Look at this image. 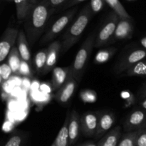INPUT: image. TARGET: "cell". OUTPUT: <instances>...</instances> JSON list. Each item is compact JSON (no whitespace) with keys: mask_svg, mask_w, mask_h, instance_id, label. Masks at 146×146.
<instances>
[{"mask_svg":"<svg viewBox=\"0 0 146 146\" xmlns=\"http://www.w3.org/2000/svg\"><path fill=\"white\" fill-rule=\"evenodd\" d=\"M46 0H39L32 6L24 21V31L30 46L35 44L47 27L50 17L55 12Z\"/></svg>","mask_w":146,"mask_h":146,"instance_id":"obj_1","label":"cell"},{"mask_svg":"<svg viewBox=\"0 0 146 146\" xmlns=\"http://www.w3.org/2000/svg\"><path fill=\"white\" fill-rule=\"evenodd\" d=\"M89 4H86L81 9L72 24L64 32L61 42V54H64L80 40L81 34L86 28L90 19L93 16Z\"/></svg>","mask_w":146,"mask_h":146,"instance_id":"obj_2","label":"cell"},{"mask_svg":"<svg viewBox=\"0 0 146 146\" xmlns=\"http://www.w3.org/2000/svg\"><path fill=\"white\" fill-rule=\"evenodd\" d=\"M96 35V33L93 32L86 39L77 52L74 63L71 65L73 75L78 82L81 81L84 75L88 59L95 45Z\"/></svg>","mask_w":146,"mask_h":146,"instance_id":"obj_3","label":"cell"},{"mask_svg":"<svg viewBox=\"0 0 146 146\" xmlns=\"http://www.w3.org/2000/svg\"><path fill=\"white\" fill-rule=\"evenodd\" d=\"M77 10H78V7H74V8L68 9L59 18L57 19L55 22L53 23L52 25L42 36L39 42L40 44L44 45L46 43L53 41L71 23L73 18L75 17L76 14Z\"/></svg>","mask_w":146,"mask_h":146,"instance_id":"obj_4","label":"cell"},{"mask_svg":"<svg viewBox=\"0 0 146 146\" xmlns=\"http://www.w3.org/2000/svg\"><path fill=\"white\" fill-rule=\"evenodd\" d=\"M119 19L120 17L115 11H112L109 13L102 27L96 33L94 47H102L109 42L114 34Z\"/></svg>","mask_w":146,"mask_h":146,"instance_id":"obj_5","label":"cell"},{"mask_svg":"<svg viewBox=\"0 0 146 146\" xmlns=\"http://www.w3.org/2000/svg\"><path fill=\"white\" fill-rule=\"evenodd\" d=\"M146 57L145 49H136L127 53L115 64L114 71L116 74L125 72L131 67Z\"/></svg>","mask_w":146,"mask_h":146,"instance_id":"obj_6","label":"cell"},{"mask_svg":"<svg viewBox=\"0 0 146 146\" xmlns=\"http://www.w3.org/2000/svg\"><path fill=\"white\" fill-rule=\"evenodd\" d=\"M18 29L7 27L1 36L0 42V62H4L9 55L11 49L14 46L19 36Z\"/></svg>","mask_w":146,"mask_h":146,"instance_id":"obj_7","label":"cell"},{"mask_svg":"<svg viewBox=\"0 0 146 146\" xmlns=\"http://www.w3.org/2000/svg\"><path fill=\"white\" fill-rule=\"evenodd\" d=\"M146 123V110L135 109L125 118L123 123V130L125 132L138 130L143 127Z\"/></svg>","mask_w":146,"mask_h":146,"instance_id":"obj_8","label":"cell"},{"mask_svg":"<svg viewBox=\"0 0 146 146\" xmlns=\"http://www.w3.org/2000/svg\"><path fill=\"white\" fill-rule=\"evenodd\" d=\"M134 29L133 21L131 19H120L117 24L116 29L108 43H113L130 39L133 35Z\"/></svg>","mask_w":146,"mask_h":146,"instance_id":"obj_9","label":"cell"},{"mask_svg":"<svg viewBox=\"0 0 146 146\" xmlns=\"http://www.w3.org/2000/svg\"><path fill=\"white\" fill-rule=\"evenodd\" d=\"M77 83L78 82L74 78L71 71L66 82L58 89V92L56 94L55 98L56 101L61 104H65L68 102L75 92Z\"/></svg>","mask_w":146,"mask_h":146,"instance_id":"obj_10","label":"cell"},{"mask_svg":"<svg viewBox=\"0 0 146 146\" xmlns=\"http://www.w3.org/2000/svg\"><path fill=\"white\" fill-rule=\"evenodd\" d=\"M98 116L94 112L85 113L81 117V130L86 137L96 135L98 128Z\"/></svg>","mask_w":146,"mask_h":146,"instance_id":"obj_11","label":"cell"},{"mask_svg":"<svg viewBox=\"0 0 146 146\" xmlns=\"http://www.w3.org/2000/svg\"><path fill=\"white\" fill-rule=\"evenodd\" d=\"M61 43L58 40L52 42L48 47V56H47L46 64L42 74H47L54 70L56 64L58 61V56L61 54Z\"/></svg>","mask_w":146,"mask_h":146,"instance_id":"obj_12","label":"cell"},{"mask_svg":"<svg viewBox=\"0 0 146 146\" xmlns=\"http://www.w3.org/2000/svg\"><path fill=\"white\" fill-rule=\"evenodd\" d=\"M98 128L95 137L97 138L102 137L106 132H108L113 125L115 121V115L110 112H101L98 114Z\"/></svg>","mask_w":146,"mask_h":146,"instance_id":"obj_13","label":"cell"},{"mask_svg":"<svg viewBox=\"0 0 146 146\" xmlns=\"http://www.w3.org/2000/svg\"><path fill=\"white\" fill-rule=\"evenodd\" d=\"M81 131V118L79 114L76 110H73L71 113H70L68 122V136L70 145H73L76 143Z\"/></svg>","mask_w":146,"mask_h":146,"instance_id":"obj_14","label":"cell"},{"mask_svg":"<svg viewBox=\"0 0 146 146\" xmlns=\"http://www.w3.org/2000/svg\"><path fill=\"white\" fill-rule=\"evenodd\" d=\"M72 71L71 65L70 67H55L52 70L51 87L53 90H57L66 82L70 73Z\"/></svg>","mask_w":146,"mask_h":146,"instance_id":"obj_15","label":"cell"},{"mask_svg":"<svg viewBox=\"0 0 146 146\" xmlns=\"http://www.w3.org/2000/svg\"><path fill=\"white\" fill-rule=\"evenodd\" d=\"M121 137V127L116 126L103 136L97 143V146H118Z\"/></svg>","mask_w":146,"mask_h":146,"instance_id":"obj_16","label":"cell"},{"mask_svg":"<svg viewBox=\"0 0 146 146\" xmlns=\"http://www.w3.org/2000/svg\"><path fill=\"white\" fill-rule=\"evenodd\" d=\"M70 112L68 111L66 113L65 120L63 126L60 129L58 135L56 137L54 143L51 146H71L69 142V136H68V122H69Z\"/></svg>","mask_w":146,"mask_h":146,"instance_id":"obj_17","label":"cell"},{"mask_svg":"<svg viewBox=\"0 0 146 146\" xmlns=\"http://www.w3.org/2000/svg\"><path fill=\"white\" fill-rule=\"evenodd\" d=\"M18 49L19 51L21 59L26 62L29 64L31 62V52H30L29 44L27 40L25 31L20 30L19 33L18 39H17Z\"/></svg>","mask_w":146,"mask_h":146,"instance_id":"obj_18","label":"cell"},{"mask_svg":"<svg viewBox=\"0 0 146 146\" xmlns=\"http://www.w3.org/2000/svg\"><path fill=\"white\" fill-rule=\"evenodd\" d=\"M7 57H8L7 62L9 64L13 73L14 74L19 73L21 63L22 62V59H21V55H20L18 47L14 46L13 48L11 50V51H10V52L9 53V55Z\"/></svg>","mask_w":146,"mask_h":146,"instance_id":"obj_19","label":"cell"},{"mask_svg":"<svg viewBox=\"0 0 146 146\" xmlns=\"http://www.w3.org/2000/svg\"><path fill=\"white\" fill-rule=\"evenodd\" d=\"M16 6L17 17L19 21H24L32 5L29 0H14Z\"/></svg>","mask_w":146,"mask_h":146,"instance_id":"obj_20","label":"cell"},{"mask_svg":"<svg viewBox=\"0 0 146 146\" xmlns=\"http://www.w3.org/2000/svg\"><path fill=\"white\" fill-rule=\"evenodd\" d=\"M47 56H48V47L38 51L34 57V66L37 73H43L46 64Z\"/></svg>","mask_w":146,"mask_h":146,"instance_id":"obj_21","label":"cell"},{"mask_svg":"<svg viewBox=\"0 0 146 146\" xmlns=\"http://www.w3.org/2000/svg\"><path fill=\"white\" fill-rule=\"evenodd\" d=\"M106 3L115 11L120 19H131V17L119 0H105Z\"/></svg>","mask_w":146,"mask_h":146,"instance_id":"obj_22","label":"cell"},{"mask_svg":"<svg viewBox=\"0 0 146 146\" xmlns=\"http://www.w3.org/2000/svg\"><path fill=\"white\" fill-rule=\"evenodd\" d=\"M125 75L128 76V77L146 75V61L141 60L134 64L133 67H131L129 70L125 72Z\"/></svg>","mask_w":146,"mask_h":146,"instance_id":"obj_23","label":"cell"},{"mask_svg":"<svg viewBox=\"0 0 146 146\" xmlns=\"http://www.w3.org/2000/svg\"><path fill=\"white\" fill-rule=\"evenodd\" d=\"M138 130L127 132L125 134L121 136L118 146H135Z\"/></svg>","mask_w":146,"mask_h":146,"instance_id":"obj_24","label":"cell"},{"mask_svg":"<svg viewBox=\"0 0 146 146\" xmlns=\"http://www.w3.org/2000/svg\"><path fill=\"white\" fill-rule=\"evenodd\" d=\"M115 49L110 48L100 51L95 57L96 63H104L109 60L113 54L115 53Z\"/></svg>","mask_w":146,"mask_h":146,"instance_id":"obj_25","label":"cell"},{"mask_svg":"<svg viewBox=\"0 0 146 146\" xmlns=\"http://www.w3.org/2000/svg\"><path fill=\"white\" fill-rule=\"evenodd\" d=\"M12 73V70H11V68L10 67L8 62L2 63L1 67H0V79H1V84L4 82L7 81Z\"/></svg>","mask_w":146,"mask_h":146,"instance_id":"obj_26","label":"cell"},{"mask_svg":"<svg viewBox=\"0 0 146 146\" xmlns=\"http://www.w3.org/2000/svg\"><path fill=\"white\" fill-rule=\"evenodd\" d=\"M24 140L22 135L15 134L13 135L5 143L4 146H21Z\"/></svg>","mask_w":146,"mask_h":146,"instance_id":"obj_27","label":"cell"},{"mask_svg":"<svg viewBox=\"0 0 146 146\" xmlns=\"http://www.w3.org/2000/svg\"><path fill=\"white\" fill-rule=\"evenodd\" d=\"M106 4L105 0H91L89 5L93 14H96L104 9Z\"/></svg>","mask_w":146,"mask_h":146,"instance_id":"obj_28","label":"cell"},{"mask_svg":"<svg viewBox=\"0 0 146 146\" xmlns=\"http://www.w3.org/2000/svg\"><path fill=\"white\" fill-rule=\"evenodd\" d=\"M135 146H146V128L138 130Z\"/></svg>","mask_w":146,"mask_h":146,"instance_id":"obj_29","label":"cell"},{"mask_svg":"<svg viewBox=\"0 0 146 146\" xmlns=\"http://www.w3.org/2000/svg\"><path fill=\"white\" fill-rule=\"evenodd\" d=\"M86 1V0H68L64 4H63L58 9L59 10H66L68 9L71 8V7H74L76 4H79V3L83 2V1Z\"/></svg>","mask_w":146,"mask_h":146,"instance_id":"obj_30","label":"cell"},{"mask_svg":"<svg viewBox=\"0 0 146 146\" xmlns=\"http://www.w3.org/2000/svg\"><path fill=\"white\" fill-rule=\"evenodd\" d=\"M19 73L21 74H23V75H30L31 74V70H30V67L29 66V63L26 62L24 60H22V62L21 63V66H20Z\"/></svg>","mask_w":146,"mask_h":146,"instance_id":"obj_31","label":"cell"},{"mask_svg":"<svg viewBox=\"0 0 146 146\" xmlns=\"http://www.w3.org/2000/svg\"><path fill=\"white\" fill-rule=\"evenodd\" d=\"M48 2V4L56 9V11L57 9H59L63 4H65L68 0H46Z\"/></svg>","mask_w":146,"mask_h":146,"instance_id":"obj_32","label":"cell"},{"mask_svg":"<svg viewBox=\"0 0 146 146\" xmlns=\"http://www.w3.org/2000/svg\"><path fill=\"white\" fill-rule=\"evenodd\" d=\"M139 94H140V97H141V98L146 97V84L141 89V90H140Z\"/></svg>","mask_w":146,"mask_h":146,"instance_id":"obj_33","label":"cell"},{"mask_svg":"<svg viewBox=\"0 0 146 146\" xmlns=\"http://www.w3.org/2000/svg\"><path fill=\"white\" fill-rule=\"evenodd\" d=\"M78 146H97L96 144H95V143H92V142H86V143H82L81 145H80Z\"/></svg>","mask_w":146,"mask_h":146,"instance_id":"obj_34","label":"cell"},{"mask_svg":"<svg viewBox=\"0 0 146 146\" xmlns=\"http://www.w3.org/2000/svg\"><path fill=\"white\" fill-rule=\"evenodd\" d=\"M140 104H141V107L146 110V97L143 98V100L140 102Z\"/></svg>","mask_w":146,"mask_h":146,"instance_id":"obj_35","label":"cell"},{"mask_svg":"<svg viewBox=\"0 0 146 146\" xmlns=\"http://www.w3.org/2000/svg\"><path fill=\"white\" fill-rule=\"evenodd\" d=\"M141 44L146 50V37H144L141 40Z\"/></svg>","mask_w":146,"mask_h":146,"instance_id":"obj_36","label":"cell"},{"mask_svg":"<svg viewBox=\"0 0 146 146\" xmlns=\"http://www.w3.org/2000/svg\"><path fill=\"white\" fill-rule=\"evenodd\" d=\"M29 2L31 3V5H34V4H36L37 2H38V1H39V0H29Z\"/></svg>","mask_w":146,"mask_h":146,"instance_id":"obj_37","label":"cell"},{"mask_svg":"<svg viewBox=\"0 0 146 146\" xmlns=\"http://www.w3.org/2000/svg\"><path fill=\"white\" fill-rule=\"evenodd\" d=\"M143 128H146V123L145 124V125L143 126Z\"/></svg>","mask_w":146,"mask_h":146,"instance_id":"obj_38","label":"cell"},{"mask_svg":"<svg viewBox=\"0 0 146 146\" xmlns=\"http://www.w3.org/2000/svg\"><path fill=\"white\" fill-rule=\"evenodd\" d=\"M7 1H10V0H7Z\"/></svg>","mask_w":146,"mask_h":146,"instance_id":"obj_39","label":"cell"}]
</instances>
